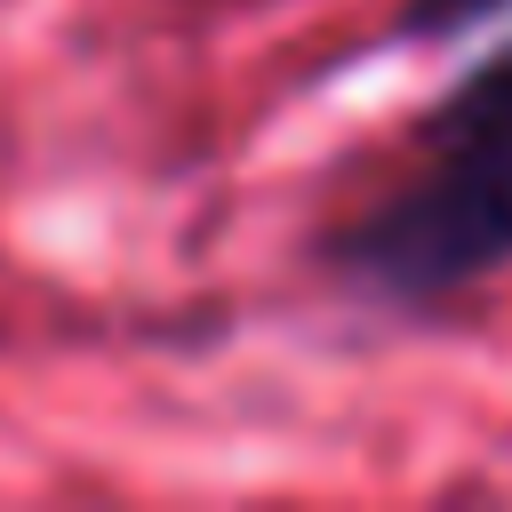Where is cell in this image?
<instances>
[{
    "label": "cell",
    "instance_id": "6da1fadb",
    "mask_svg": "<svg viewBox=\"0 0 512 512\" xmlns=\"http://www.w3.org/2000/svg\"><path fill=\"white\" fill-rule=\"evenodd\" d=\"M328 272L376 304L424 312L512 272V120L424 144V168L328 232Z\"/></svg>",
    "mask_w": 512,
    "mask_h": 512
},
{
    "label": "cell",
    "instance_id": "7a4b0ae2",
    "mask_svg": "<svg viewBox=\"0 0 512 512\" xmlns=\"http://www.w3.org/2000/svg\"><path fill=\"white\" fill-rule=\"evenodd\" d=\"M496 8H512V0H408L400 8V40H448V32H472L480 16H496Z\"/></svg>",
    "mask_w": 512,
    "mask_h": 512
}]
</instances>
